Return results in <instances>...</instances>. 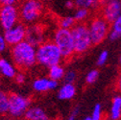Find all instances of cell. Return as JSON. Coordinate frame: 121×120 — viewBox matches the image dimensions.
<instances>
[{"mask_svg": "<svg viewBox=\"0 0 121 120\" xmlns=\"http://www.w3.org/2000/svg\"><path fill=\"white\" fill-rule=\"evenodd\" d=\"M32 86L36 92L43 93L56 89L59 86V83L58 81L50 78H39L33 82Z\"/></svg>", "mask_w": 121, "mask_h": 120, "instance_id": "obj_12", "label": "cell"}, {"mask_svg": "<svg viewBox=\"0 0 121 120\" xmlns=\"http://www.w3.org/2000/svg\"><path fill=\"white\" fill-rule=\"evenodd\" d=\"M18 0H0V6L5 5H16Z\"/></svg>", "mask_w": 121, "mask_h": 120, "instance_id": "obj_31", "label": "cell"}, {"mask_svg": "<svg viewBox=\"0 0 121 120\" xmlns=\"http://www.w3.org/2000/svg\"><path fill=\"white\" fill-rule=\"evenodd\" d=\"M91 118L92 120H100L102 118V106L101 104H96L93 111H92V114H91Z\"/></svg>", "mask_w": 121, "mask_h": 120, "instance_id": "obj_23", "label": "cell"}, {"mask_svg": "<svg viewBox=\"0 0 121 120\" xmlns=\"http://www.w3.org/2000/svg\"><path fill=\"white\" fill-rule=\"evenodd\" d=\"M65 74V68L64 66H62L60 64H54L52 66L49 67V71H48V77L50 79H53V80H56V81H60V80H63L64 79V76Z\"/></svg>", "mask_w": 121, "mask_h": 120, "instance_id": "obj_17", "label": "cell"}, {"mask_svg": "<svg viewBox=\"0 0 121 120\" xmlns=\"http://www.w3.org/2000/svg\"><path fill=\"white\" fill-rule=\"evenodd\" d=\"M76 77H77V74L75 71L73 70H69L67 71L65 76H64V82L65 83H69V84H73L75 82V80H76Z\"/></svg>", "mask_w": 121, "mask_h": 120, "instance_id": "obj_24", "label": "cell"}, {"mask_svg": "<svg viewBox=\"0 0 121 120\" xmlns=\"http://www.w3.org/2000/svg\"><path fill=\"white\" fill-rule=\"evenodd\" d=\"M53 41L57 44L63 54L64 59H69L75 54L74 50V41L71 33V29L59 28L54 34Z\"/></svg>", "mask_w": 121, "mask_h": 120, "instance_id": "obj_4", "label": "cell"}, {"mask_svg": "<svg viewBox=\"0 0 121 120\" xmlns=\"http://www.w3.org/2000/svg\"><path fill=\"white\" fill-rule=\"evenodd\" d=\"M110 118L112 120L121 119V95H117L112 98Z\"/></svg>", "mask_w": 121, "mask_h": 120, "instance_id": "obj_16", "label": "cell"}, {"mask_svg": "<svg viewBox=\"0 0 121 120\" xmlns=\"http://www.w3.org/2000/svg\"><path fill=\"white\" fill-rule=\"evenodd\" d=\"M75 95H76V87H75L73 84H69V83H65L64 86L60 87L57 94L58 98L63 101L70 100Z\"/></svg>", "mask_w": 121, "mask_h": 120, "instance_id": "obj_15", "label": "cell"}, {"mask_svg": "<svg viewBox=\"0 0 121 120\" xmlns=\"http://www.w3.org/2000/svg\"><path fill=\"white\" fill-rule=\"evenodd\" d=\"M79 113H80V108L77 106V107H75V108L73 109V111H71L70 116L68 117V119H70V120H74L75 118H76V117L79 115Z\"/></svg>", "mask_w": 121, "mask_h": 120, "instance_id": "obj_30", "label": "cell"}, {"mask_svg": "<svg viewBox=\"0 0 121 120\" xmlns=\"http://www.w3.org/2000/svg\"><path fill=\"white\" fill-rule=\"evenodd\" d=\"M37 63L42 66L50 67L54 64H60L63 54L54 41H44L37 47Z\"/></svg>", "mask_w": 121, "mask_h": 120, "instance_id": "obj_2", "label": "cell"}, {"mask_svg": "<svg viewBox=\"0 0 121 120\" xmlns=\"http://www.w3.org/2000/svg\"><path fill=\"white\" fill-rule=\"evenodd\" d=\"M24 118L28 120H48V114L40 107H29L24 114Z\"/></svg>", "mask_w": 121, "mask_h": 120, "instance_id": "obj_14", "label": "cell"}, {"mask_svg": "<svg viewBox=\"0 0 121 120\" xmlns=\"http://www.w3.org/2000/svg\"><path fill=\"white\" fill-rule=\"evenodd\" d=\"M76 22L74 17H65L60 20V28H65V29H71Z\"/></svg>", "mask_w": 121, "mask_h": 120, "instance_id": "obj_21", "label": "cell"}, {"mask_svg": "<svg viewBox=\"0 0 121 120\" xmlns=\"http://www.w3.org/2000/svg\"><path fill=\"white\" fill-rule=\"evenodd\" d=\"M98 3V0H75V6L77 8H91Z\"/></svg>", "mask_w": 121, "mask_h": 120, "instance_id": "obj_19", "label": "cell"}, {"mask_svg": "<svg viewBox=\"0 0 121 120\" xmlns=\"http://www.w3.org/2000/svg\"><path fill=\"white\" fill-rule=\"evenodd\" d=\"M112 30L115 31L116 33H118L121 36V14L119 17H117L112 22Z\"/></svg>", "mask_w": 121, "mask_h": 120, "instance_id": "obj_26", "label": "cell"}, {"mask_svg": "<svg viewBox=\"0 0 121 120\" xmlns=\"http://www.w3.org/2000/svg\"><path fill=\"white\" fill-rule=\"evenodd\" d=\"M88 17V9L86 8H78V10L75 12L74 18L76 22H82Z\"/></svg>", "mask_w": 121, "mask_h": 120, "instance_id": "obj_20", "label": "cell"}, {"mask_svg": "<svg viewBox=\"0 0 121 120\" xmlns=\"http://www.w3.org/2000/svg\"><path fill=\"white\" fill-rule=\"evenodd\" d=\"M0 28H1V27H0Z\"/></svg>", "mask_w": 121, "mask_h": 120, "instance_id": "obj_36", "label": "cell"}, {"mask_svg": "<svg viewBox=\"0 0 121 120\" xmlns=\"http://www.w3.org/2000/svg\"><path fill=\"white\" fill-rule=\"evenodd\" d=\"M8 45H16L18 42L25 39L26 37V27L22 23H17L10 29L4 31L3 34Z\"/></svg>", "mask_w": 121, "mask_h": 120, "instance_id": "obj_9", "label": "cell"}, {"mask_svg": "<svg viewBox=\"0 0 121 120\" xmlns=\"http://www.w3.org/2000/svg\"><path fill=\"white\" fill-rule=\"evenodd\" d=\"M42 12V4L39 0H25L19 9L20 18L24 23L32 24L37 21Z\"/></svg>", "mask_w": 121, "mask_h": 120, "instance_id": "obj_6", "label": "cell"}, {"mask_svg": "<svg viewBox=\"0 0 121 120\" xmlns=\"http://www.w3.org/2000/svg\"><path fill=\"white\" fill-rule=\"evenodd\" d=\"M25 39L34 46L38 47L39 44L44 42V28L39 24H30L28 27H26Z\"/></svg>", "mask_w": 121, "mask_h": 120, "instance_id": "obj_11", "label": "cell"}, {"mask_svg": "<svg viewBox=\"0 0 121 120\" xmlns=\"http://www.w3.org/2000/svg\"><path fill=\"white\" fill-rule=\"evenodd\" d=\"M108 59H109V53H108V51H106V50L102 51L99 54L98 58H97V65H99V66L104 65L106 63H107Z\"/></svg>", "mask_w": 121, "mask_h": 120, "instance_id": "obj_25", "label": "cell"}, {"mask_svg": "<svg viewBox=\"0 0 121 120\" xmlns=\"http://www.w3.org/2000/svg\"><path fill=\"white\" fill-rule=\"evenodd\" d=\"M116 89L121 93V72L119 73L117 80H116Z\"/></svg>", "mask_w": 121, "mask_h": 120, "instance_id": "obj_32", "label": "cell"}, {"mask_svg": "<svg viewBox=\"0 0 121 120\" xmlns=\"http://www.w3.org/2000/svg\"><path fill=\"white\" fill-rule=\"evenodd\" d=\"M37 48L26 39L13 45L11 56L17 69L26 70L37 64Z\"/></svg>", "mask_w": 121, "mask_h": 120, "instance_id": "obj_1", "label": "cell"}, {"mask_svg": "<svg viewBox=\"0 0 121 120\" xmlns=\"http://www.w3.org/2000/svg\"><path fill=\"white\" fill-rule=\"evenodd\" d=\"M99 77V71L94 69V70H91L89 71L87 74H86V82L88 84V85H91V84H94L97 79Z\"/></svg>", "mask_w": 121, "mask_h": 120, "instance_id": "obj_22", "label": "cell"}, {"mask_svg": "<svg viewBox=\"0 0 121 120\" xmlns=\"http://www.w3.org/2000/svg\"><path fill=\"white\" fill-rule=\"evenodd\" d=\"M84 119H85V120H92L91 116H86V117H85Z\"/></svg>", "mask_w": 121, "mask_h": 120, "instance_id": "obj_34", "label": "cell"}, {"mask_svg": "<svg viewBox=\"0 0 121 120\" xmlns=\"http://www.w3.org/2000/svg\"><path fill=\"white\" fill-rule=\"evenodd\" d=\"M121 14V0H105L102 8V17L112 23Z\"/></svg>", "mask_w": 121, "mask_h": 120, "instance_id": "obj_10", "label": "cell"}, {"mask_svg": "<svg viewBox=\"0 0 121 120\" xmlns=\"http://www.w3.org/2000/svg\"><path fill=\"white\" fill-rule=\"evenodd\" d=\"M71 33L74 41V50L75 54H84L86 53L93 44L91 38L89 35L88 27L84 23L75 24L71 28Z\"/></svg>", "mask_w": 121, "mask_h": 120, "instance_id": "obj_3", "label": "cell"}, {"mask_svg": "<svg viewBox=\"0 0 121 120\" xmlns=\"http://www.w3.org/2000/svg\"><path fill=\"white\" fill-rule=\"evenodd\" d=\"M119 63H120V64H121V56H120V58H119Z\"/></svg>", "mask_w": 121, "mask_h": 120, "instance_id": "obj_35", "label": "cell"}, {"mask_svg": "<svg viewBox=\"0 0 121 120\" xmlns=\"http://www.w3.org/2000/svg\"><path fill=\"white\" fill-rule=\"evenodd\" d=\"M19 18V9L16 5L0 6V27L3 31L17 24Z\"/></svg>", "mask_w": 121, "mask_h": 120, "instance_id": "obj_7", "label": "cell"}, {"mask_svg": "<svg viewBox=\"0 0 121 120\" xmlns=\"http://www.w3.org/2000/svg\"><path fill=\"white\" fill-rule=\"evenodd\" d=\"M65 7H66L67 9L71 10V9H73V8L75 7V2L72 1V0H67V1L65 2Z\"/></svg>", "mask_w": 121, "mask_h": 120, "instance_id": "obj_33", "label": "cell"}, {"mask_svg": "<svg viewBox=\"0 0 121 120\" xmlns=\"http://www.w3.org/2000/svg\"><path fill=\"white\" fill-rule=\"evenodd\" d=\"M10 106V94L0 90V116L9 114Z\"/></svg>", "mask_w": 121, "mask_h": 120, "instance_id": "obj_18", "label": "cell"}, {"mask_svg": "<svg viewBox=\"0 0 121 120\" xmlns=\"http://www.w3.org/2000/svg\"><path fill=\"white\" fill-rule=\"evenodd\" d=\"M13 79H14V81H16V83L18 84V85H23L26 81V77H25L24 73H22V72H17L16 77H14Z\"/></svg>", "mask_w": 121, "mask_h": 120, "instance_id": "obj_27", "label": "cell"}, {"mask_svg": "<svg viewBox=\"0 0 121 120\" xmlns=\"http://www.w3.org/2000/svg\"><path fill=\"white\" fill-rule=\"evenodd\" d=\"M30 107V99L27 97L17 94H10V106H9V114L13 118L24 117V114L28 108Z\"/></svg>", "mask_w": 121, "mask_h": 120, "instance_id": "obj_8", "label": "cell"}, {"mask_svg": "<svg viewBox=\"0 0 121 120\" xmlns=\"http://www.w3.org/2000/svg\"><path fill=\"white\" fill-rule=\"evenodd\" d=\"M108 37H109V39L111 41H115V40H117V39H119L121 38V36L118 33H116L115 31H113V30H112V29H110Z\"/></svg>", "mask_w": 121, "mask_h": 120, "instance_id": "obj_28", "label": "cell"}, {"mask_svg": "<svg viewBox=\"0 0 121 120\" xmlns=\"http://www.w3.org/2000/svg\"><path fill=\"white\" fill-rule=\"evenodd\" d=\"M87 27L93 45H97V44H100L102 41H104L110 32L109 22L103 17L93 18Z\"/></svg>", "mask_w": 121, "mask_h": 120, "instance_id": "obj_5", "label": "cell"}, {"mask_svg": "<svg viewBox=\"0 0 121 120\" xmlns=\"http://www.w3.org/2000/svg\"><path fill=\"white\" fill-rule=\"evenodd\" d=\"M7 46H8V43H7L4 36L0 35V54L3 53L7 49Z\"/></svg>", "mask_w": 121, "mask_h": 120, "instance_id": "obj_29", "label": "cell"}, {"mask_svg": "<svg viewBox=\"0 0 121 120\" xmlns=\"http://www.w3.org/2000/svg\"><path fill=\"white\" fill-rule=\"evenodd\" d=\"M17 66L11 64L7 59H0V74L8 79H13L17 73Z\"/></svg>", "mask_w": 121, "mask_h": 120, "instance_id": "obj_13", "label": "cell"}]
</instances>
